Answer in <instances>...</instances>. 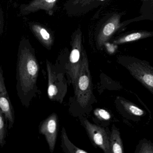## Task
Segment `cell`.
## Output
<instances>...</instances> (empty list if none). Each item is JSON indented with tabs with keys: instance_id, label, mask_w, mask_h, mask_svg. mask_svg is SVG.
<instances>
[{
	"instance_id": "cell-18",
	"label": "cell",
	"mask_w": 153,
	"mask_h": 153,
	"mask_svg": "<svg viewBox=\"0 0 153 153\" xmlns=\"http://www.w3.org/2000/svg\"><path fill=\"white\" fill-rule=\"evenodd\" d=\"M1 14H0V30L1 29Z\"/></svg>"
},
{
	"instance_id": "cell-17",
	"label": "cell",
	"mask_w": 153,
	"mask_h": 153,
	"mask_svg": "<svg viewBox=\"0 0 153 153\" xmlns=\"http://www.w3.org/2000/svg\"><path fill=\"white\" fill-rule=\"evenodd\" d=\"M140 153H153V146L151 143H145L142 145L140 151Z\"/></svg>"
},
{
	"instance_id": "cell-1",
	"label": "cell",
	"mask_w": 153,
	"mask_h": 153,
	"mask_svg": "<svg viewBox=\"0 0 153 153\" xmlns=\"http://www.w3.org/2000/svg\"><path fill=\"white\" fill-rule=\"evenodd\" d=\"M18 66L22 89L24 93H27L34 89L39 71L37 62L28 49L21 50Z\"/></svg>"
},
{
	"instance_id": "cell-15",
	"label": "cell",
	"mask_w": 153,
	"mask_h": 153,
	"mask_svg": "<svg viewBox=\"0 0 153 153\" xmlns=\"http://www.w3.org/2000/svg\"><path fill=\"white\" fill-rule=\"evenodd\" d=\"M5 137V128L4 121L3 117L2 111L0 109V145L2 147L4 144Z\"/></svg>"
},
{
	"instance_id": "cell-6",
	"label": "cell",
	"mask_w": 153,
	"mask_h": 153,
	"mask_svg": "<svg viewBox=\"0 0 153 153\" xmlns=\"http://www.w3.org/2000/svg\"><path fill=\"white\" fill-rule=\"evenodd\" d=\"M59 128V121L57 115L53 113L40 124L39 131L45 137L50 152L54 151Z\"/></svg>"
},
{
	"instance_id": "cell-12",
	"label": "cell",
	"mask_w": 153,
	"mask_h": 153,
	"mask_svg": "<svg viewBox=\"0 0 153 153\" xmlns=\"http://www.w3.org/2000/svg\"><path fill=\"white\" fill-rule=\"evenodd\" d=\"M32 30L37 36L46 44H50V36L48 32L44 28L38 25H33Z\"/></svg>"
},
{
	"instance_id": "cell-14",
	"label": "cell",
	"mask_w": 153,
	"mask_h": 153,
	"mask_svg": "<svg viewBox=\"0 0 153 153\" xmlns=\"http://www.w3.org/2000/svg\"><path fill=\"white\" fill-rule=\"evenodd\" d=\"M94 115L101 120H109L111 118L110 113L107 110L102 109L98 108L95 109L94 111Z\"/></svg>"
},
{
	"instance_id": "cell-3",
	"label": "cell",
	"mask_w": 153,
	"mask_h": 153,
	"mask_svg": "<svg viewBox=\"0 0 153 153\" xmlns=\"http://www.w3.org/2000/svg\"><path fill=\"white\" fill-rule=\"evenodd\" d=\"M48 76V95L49 99L62 103L67 92V84L64 75L53 69L49 62H47Z\"/></svg>"
},
{
	"instance_id": "cell-5",
	"label": "cell",
	"mask_w": 153,
	"mask_h": 153,
	"mask_svg": "<svg viewBox=\"0 0 153 153\" xmlns=\"http://www.w3.org/2000/svg\"><path fill=\"white\" fill-rule=\"evenodd\" d=\"M129 72L153 93V67L143 62L129 63L126 66Z\"/></svg>"
},
{
	"instance_id": "cell-7",
	"label": "cell",
	"mask_w": 153,
	"mask_h": 153,
	"mask_svg": "<svg viewBox=\"0 0 153 153\" xmlns=\"http://www.w3.org/2000/svg\"><path fill=\"white\" fill-rule=\"evenodd\" d=\"M0 109L4 114L5 118L9 122V128H10L14 122L12 110L7 94L3 77L2 71L0 70Z\"/></svg>"
},
{
	"instance_id": "cell-4",
	"label": "cell",
	"mask_w": 153,
	"mask_h": 153,
	"mask_svg": "<svg viewBox=\"0 0 153 153\" xmlns=\"http://www.w3.org/2000/svg\"><path fill=\"white\" fill-rule=\"evenodd\" d=\"M83 125L90 140L94 146L105 153H111L109 137L103 128L92 124L87 119L83 120Z\"/></svg>"
},
{
	"instance_id": "cell-10",
	"label": "cell",
	"mask_w": 153,
	"mask_h": 153,
	"mask_svg": "<svg viewBox=\"0 0 153 153\" xmlns=\"http://www.w3.org/2000/svg\"><path fill=\"white\" fill-rule=\"evenodd\" d=\"M62 147L65 153H86L87 152L76 147L69 140L65 128H63L62 131Z\"/></svg>"
},
{
	"instance_id": "cell-16",
	"label": "cell",
	"mask_w": 153,
	"mask_h": 153,
	"mask_svg": "<svg viewBox=\"0 0 153 153\" xmlns=\"http://www.w3.org/2000/svg\"><path fill=\"white\" fill-rule=\"evenodd\" d=\"M142 37L141 33L137 32V33H132L130 35H128L125 38L121 39L119 40L117 43H122L124 42H130V41H134L139 39Z\"/></svg>"
},
{
	"instance_id": "cell-13",
	"label": "cell",
	"mask_w": 153,
	"mask_h": 153,
	"mask_svg": "<svg viewBox=\"0 0 153 153\" xmlns=\"http://www.w3.org/2000/svg\"><path fill=\"white\" fill-rule=\"evenodd\" d=\"M116 27V24L112 22H111L106 24L103 28L102 35L100 37V41L101 43H102V41L106 40V39L114 32Z\"/></svg>"
},
{
	"instance_id": "cell-8",
	"label": "cell",
	"mask_w": 153,
	"mask_h": 153,
	"mask_svg": "<svg viewBox=\"0 0 153 153\" xmlns=\"http://www.w3.org/2000/svg\"><path fill=\"white\" fill-rule=\"evenodd\" d=\"M56 0H35L21 8L22 13L27 14L40 9H46L53 7Z\"/></svg>"
},
{
	"instance_id": "cell-11",
	"label": "cell",
	"mask_w": 153,
	"mask_h": 153,
	"mask_svg": "<svg viewBox=\"0 0 153 153\" xmlns=\"http://www.w3.org/2000/svg\"><path fill=\"white\" fill-rule=\"evenodd\" d=\"M120 101L125 110L131 115L137 116H141L144 115V111L137 107L134 103L123 99H120Z\"/></svg>"
},
{
	"instance_id": "cell-9",
	"label": "cell",
	"mask_w": 153,
	"mask_h": 153,
	"mask_svg": "<svg viewBox=\"0 0 153 153\" xmlns=\"http://www.w3.org/2000/svg\"><path fill=\"white\" fill-rule=\"evenodd\" d=\"M110 146L111 153H123V146L118 129L113 125L109 137Z\"/></svg>"
},
{
	"instance_id": "cell-2",
	"label": "cell",
	"mask_w": 153,
	"mask_h": 153,
	"mask_svg": "<svg viewBox=\"0 0 153 153\" xmlns=\"http://www.w3.org/2000/svg\"><path fill=\"white\" fill-rule=\"evenodd\" d=\"M73 85L76 101L81 107H85L92 94V84L88 59L84 54L79 75Z\"/></svg>"
}]
</instances>
